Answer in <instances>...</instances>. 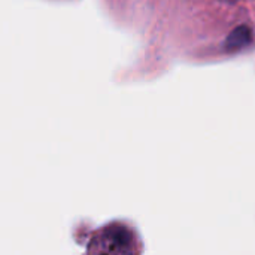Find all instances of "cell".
I'll use <instances>...</instances> for the list:
<instances>
[{"mask_svg":"<svg viewBox=\"0 0 255 255\" xmlns=\"http://www.w3.org/2000/svg\"><path fill=\"white\" fill-rule=\"evenodd\" d=\"M251 42H253V31L248 25L242 24L229 33V36L224 42V49L229 54H236V52L245 49L247 46H250Z\"/></svg>","mask_w":255,"mask_h":255,"instance_id":"1","label":"cell"}]
</instances>
